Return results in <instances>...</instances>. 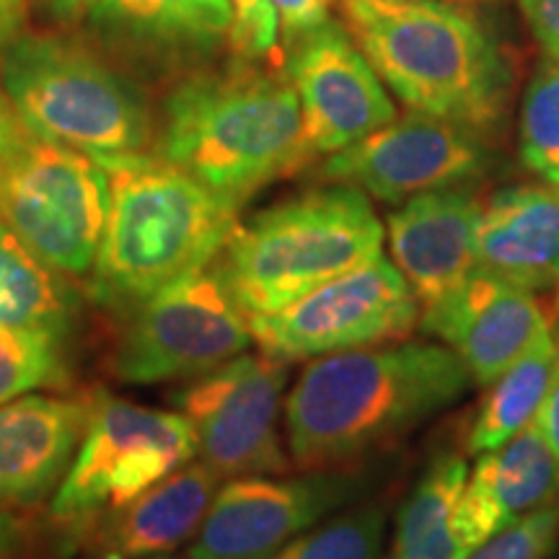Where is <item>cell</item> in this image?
I'll list each match as a JSON object with an SVG mask.
<instances>
[{"mask_svg":"<svg viewBox=\"0 0 559 559\" xmlns=\"http://www.w3.org/2000/svg\"><path fill=\"white\" fill-rule=\"evenodd\" d=\"M472 386L459 355L436 342L313 358L285 400L293 466L304 472L347 466L453 407Z\"/></svg>","mask_w":559,"mask_h":559,"instance_id":"1","label":"cell"},{"mask_svg":"<svg viewBox=\"0 0 559 559\" xmlns=\"http://www.w3.org/2000/svg\"><path fill=\"white\" fill-rule=\"evenodd\" d=\"M102 164L109 171L111 207L88 293L104 309L132 313L218 260L239 228L241 207L151 153Z\"/></svg>","mask_w":559,"mask_h":559,"instance_id":"2","label":"cell"},{"mask_svg":"<svg viewBox=\"0 0 559 559\" xmlns=\"http://www.w3.org/2000/svg\"><path fill=\"white\" fill-rule=\"evenodd\" d=\"M158 156L236 207L309 166L288 73L241 60L185 79L164 102Z\"/></svg>","mask_w":559,"mask_h":559,"instance_id":"3","label":"cell"},{"mask_svg":"<svg viewBox=\"0 0 559 559\" xmlns=\"http://www.w3.org/2000/svg\"><path fill=\"white\" fill-rule=\"evenodd\" d=\"M349 39L412 111L487 135L508 111V60L481 21L449 0H340Z\"/></svg>","mask_w":559,"mask_h":559,"instance_id":"4","label":"cell"},{"mask_svg":"<svg viewBox=\"0 0 559 559\" xmlns=\"http://www.w3.org/2000/svg\"><path fill=\"white\" fill-rule=\"evenodd\" d=\"M383 239L368 194L330 181L239 223L213 270L243 317L257 319L379 260Z\"/></svg>","mask_w":559,"mask_h":559,"instance_id":"5","label":"cell"},{"mask_svg":"<svg viewBox=\"0 0 559 559\" xmlns=\"http://www.w3.org/2000/svg\"><path fill=\"white\" fill-rule=\"evenodd\" d=\"M0 88L26 128L99 160L151 145L145 96L79 39L21 34L0 52Z\"/></svg>","mask_w":559,"mask_h":559,"instance_id":"6","label":"cell"},{"mask_svg":"<svg viewBox=\"0 0 559 559\" xmlns=\"http://www.w3.org/2000/svg\"><path fill=\"white\" fill-rule=\"evenodd\" d=\"M111 207L107 166L19 122L0 156V221L68 277L91 275Z\"/></svg>","mask_w":559,"mask_h":559,"instance_id":"7","label":"cell"},{"mask_svg":"<svg viewBox=\"0 0 559 559\" xmlns=\"http://www.w3.org/2000/svg\"><path fill=\"white\" fill-rule=\"evenodd\" d=\"M198 456V432L181 412H164L99 396L73 464L55 489L52 515L94 523L130 506Z\"/></svg>","mask_w":559,"mask_h":559,"instance_id":"8","label":"cell"},{"mask_svg":"<svg viewBox=\"0 0 559 559\" xmlns=\"http://www.w3.org/2000/svg\"><path fill=\"white\" fill-rule=\"evenodd\" d=\"M251 342L249 319L210 264L130 313L111 373L132 386L194 381L247 353Z\"/></svg>","mask_w":559,"mask_h":559,"instance_id":"9","label":"cell"},{"mask_svg":"<svg viewBox=\"0 0 559 559\" xmlns=\"http://www.w3.org/2000/svg\"><path fill=\"white\" fill-rule=\"evenodd\" d=\"M415 326L417 298L383 257L319 285L285 309L249 319L260 353L285 362L404 342Z\"/></svg>","mask_w":559,"mask_h":559,"instance_id":"10","label":"cell"},{"mask_svg":"<svg viewBox=\"0 0 559 559\" xmlns=\"http://www.w3.org/2000/svg\"><path fill=\"white\" fill-rule=\"evenodd\" d=\"M285 381V360L241 353L179 391L174 402L198 432V453L215 477H272L290 469L277 430Z\"/></svg>","mask_w":559,"mask_h":559,"instance_id":"11","label":"cell"},{"mask_svg":"<svg viewBox=\"0 0 559 559\" xmlns=\"http://www.w3.org/2000/svg\"><path fill=\"white\" fill-rule=\"evenodd\" d=\"M370 477L317 469L304 477H239L215 492L190 559H270L368 489Z\"/></svg>","mask_w":559,"mask_h":559,"instance_id":"12","label":"cell"},{"mask_svg":"<svg viewBox=\"0 0 559 559\" xmlns=\"http://www.w3.org/2000/svg\"><path fill=\"white\" fill-rule=\"evenodd\" d=\"M492 153L477 132L412 111L321 164V179L358 187L386 205L485 177Z\"/></svg>","mask_w":559,"mask_h":559,"instance_id":"13","label":"cell"},{"mask_svg":"<svg viewBox=\"0 0 559 559\" xmlns=\"http://www.w3.org/2000/svg\"><path fill=\"white\" fill-rule=\"evenodd\" d=\"M304 143L311 160L332 156L396 120V104L342 24L330 19L288 50Z\"/></svg>","mask_w":559,"mask_h":559,"instance_id":"14","label":"cell"},{"mask_svg":"<svg viewBox=\"0 0 559 559\" xmlns=\"http://www.w3.org/2000/svg\"><path fill=\"white\" fill-rule=\"evenodd\" d=\"M549 326L534 293L485 272L419 313V330L453 349L477 386L498 381Z\"/></svg>","mask_w":559,"mask_h":559,"instance_id":"15","label":"cell"},{"mask_svg":"<svg viewBox=\"0 0 559 559\" xmlns=\"http://www.w3.org/2000/svg\"><path fill=\"white\" fill-rule=\"evenodd\" d=\"M481 200L464 185L417 194L389 213L391 262L407 280L419 313L453 296L477 272Z\"/></svg>","mask_w":559,"mask_h":559,"instance_id":"16","label":"cell"},{"mask_svg":"<svg viewBox=\"0 0 559 559\" xmlns=\"http://www.w3.org/2000/svg\"><path fill=\"white\" fill-rule=\"evenodd\" d=\"M91 404L24 394L0 404V508L45 500L66 477L86 432Z\"/></svg>","mask_w":559,"mask_h":559,"instance_id":"17","label":"cell"},{"mask_svg":"<svg viewBox=\"0 0 559 559\" xmlns=\"http://www.w3.org/2000/svg\"><path fill=\"white\" fill-rule=\"evenodd\" d=\"M477 272L523 290L555 288L559 280V187L513 185L481 200Z\"/></svg>","mask_w":559,"mask_h":559,"instance_id":"18","label":"cell"},{"mask_svg":"<svg viewBox=\"0 0 559 559\" xmlns=\"http://www.w3.org/2000/svg\"><path fill=\"white\" fill-rule=\"evenodd\" d=\"M557 500L559 464L534 419L498 449L477 456L459 500L461 536L474 551L510 521Z\"/></svg>","mask_w":559,"mask_h":559,"instance_id":"19","label":"cell"},{"mask_svg":"<svg viewBox=\"0 0 559 559\" xmlns=\"http://www.w3.org/2000/svg\"><path fill=\"white\" fill-rule=\"evenodd\" d=\"M205 464H185L130 506L104 515L88 549L96 559H148L192 539L218 492Z\"/></svg>","mask_w":559,"mask_h":559,"instance_id":"20","label":"cell"},{"mask_svg":"<svg viewBox=\"0 0 559 559\" xmlns=\"http://www.w3.org/2000/svg\"><path fill=\"white\" fill-rule=\"evenodd\" d=\"M88 24L99 37L140 58L205 55L228 39L230 0H96Z\"/></svg>","mask_w":559,"mask_h":559,"instance_id":"21","label":"cell"},{"mask_svg":"<svg viewBox=\"0 0 559 559\" xmlns=\"http://www.w3.org/2000/svg\"><path fill=\"white\" fill-rule=\"evenodd\" d=\"M79 290L0 221V324L66 342L79 321Z\"/></svg>","mask_w":559,"mask_h":559,"instance_id":"22","label":"cell"},{"mask_svg":"<svg viewBox=\"0 0 559 559\" xmlns=\"http://www.w3.org/2000/svg\"><path fill=\"white\" fill-rule=\"evenodd\" d=\"M469 466L459 453H440L396 513L394 559H469L459 528V500Z\"/></svg>","mask_w":559,"mask_h":559,"instance_id":"23","label":"cell"},{"mask_svg":"<svg viewBox=\"0 0 559 559\" xmlns=\"http://www.w3.org/2000/svg\"><path fill=\"white\" fill-rule=\"evenodd\" d=\"M559 362V334L549 330L510 366L498 381L489 383L469 432L474 456L498 449L536 419Z\"/></svg>","mask_w":559,"mask_h":559,"instance_id":"24","label":"cell"},{"mask_svg":"<svg viewBox=\"0 0 559 559\" xmlns=\"http://www.w3.org/2000/svg\"><path fill=\"white\" fill-rule=\"evenodd\" d=\"M519 151L523 166L559 187V62L547 60L528 81L521 102Z\"/></svg>","mask_w":559,"mask_h":559,"instance_id":"25","label":"cell"},{"mask_svg":"<svg viewBox=\"0 0 559 559\" xmlns=\"http://www.w3.org/2000/svg\"><path fill=\"white\" fill-rule=\"evenodd\" d=\"M386 534V510L362 506L321 521L270 559H376Z\"/></svg>","mask_w":559,"mask_h":559,"instance_id":"26","label":"cell"},{"mask_svg":"<svg viewBox=\"0 0 559 559\" xmlns=\"http://www.w3.org/2000/svg\"><path fill=\"white\" fill-rule=\"evenodd\" d=\"M66 376L60 342L0 324V404L29 391L60 386Z\"/></svg>","mask_w":559,"mask_h":559,"instance_id":"27","label":"cell"},{"mask_svg":"<svg viewBox=\"0 0 559 559\" xmlns=\"http://www.w3.org/2000/svg\"><path fill=\"white\" fill-rule=\"evenodd\" d=\"M559 544V500L542 506L506 528L469 555V559H549Z\"/></svg>","mask_w":559,"mask_h":559,"instance_id":"28","label":"cell"},{"mask_svg":"<svg viewBox=\"0 0 559 559\" xmlns=\"http://www.w3.org/2000/svg\"><path fill=\"white\" fill-rule=\"evenodd\" d=\"M234 24L228 32L230 50L241 60H260L277 45V16L270 0H230Z\"/></svg>","mask_w":559,"mask_h":559,"instance_id":"29","label":"cell"},{"mask_svg":"<svg viewBox=\"0 0 559 559\" xmlns=\"http://www.w3.org/2000/svg\"><path fill=\"white\" fill-rule=\"evenodd\" d=\"M270 3L275 9L280 37L288 50L330 21L326 0H270Z\"/></svg>","mask_w":559,"mask_h":559,"instance_id":"30","label":"cell"},{"mask_svg":"<svg viewBox=\"0 0 559 559\" xmlns=\"http://www.w3.org/2000/svg\"><path fill=\"white\" fill-rule=\"evenodd\" d=\"M519 9L536 45L559 62V0H519Z\"/></svg>","mask_w":559,"mask_h":559,"instance_id":"31","label":"cell"},{"mask_svg":"<svg viewBox=\"0 0 559 559\" xmlns=\"http://www.w3.org/2000/svg\"><path fill=\"white\" fill-rule=\"evenodd\" d=\"M536 425L544 432V440H547L549 451L555 453L559 464V362L555 376H551V383L547 389V396H544L539 412H536Z\"/></svg>","mask_w":559,"mask_h":559,"instance_id":"32","label":"cell"},{"mask_svg":"<svg viewBox=\"0 0 559 559\" xmlns=\"http://www.w3.org/2000/svg\"><path fill=\"white\" fill-rule=\"evenodd\" d=\"M29 3L26 0H0V52L26 29Z\"/></svg>","mask_w":559,"mask_h":559,"instance_id":"33","label":"cell"},{"mask_svg":"<svg viewBox=\"0 0 559 559\" xmlns=\"http://www.w3.org/2000/svg\"><path fill=\"white\" fill-rule=\"evenodd\" d=\"M37 3L52 21H60V24H75L79 19L88 16V11L94 9L96 0H37Z\"/></svg>","mask_w":559,"mask_h":559,"instance_id":"34","label":"cell"},{"mask_svg":"<svg viewBox=\"0 0 559 559\" xmlns=\"http://www.w3.org/2000/svg\"><path fill=\"white\" fill-rule=\"evenodd\" d=\"M21 117L16 115V109L11 107V102L5 99L3 88H0V156H3L5 145H9V140L13 135V130L19 128Z\"/></svg>","mask_w":559,"mask_h":559,"instance_id":"35","label":"cell"},{"mask_svg":"<svg viewBox=\"0 0 559 559\" xmlns=\"http://www.w3.org/2000/svg\"><path fill=\"white\" fill-rule=\"evenodd\" d=\"M13 542H16V534H13L11 521L0 515V557L9 555L11 547H13Z\"/></svg>","mask_w":559,"mask_h":559,"instance_id":"36","label":"cell"},{"mask_svg":"<svg viewBox=\"0 0 559 559\" xmlns=\"http://www.w3.org/2000/svg\"><path fill=\"white\" fill-rule=\"evenodd\" d=\"M148 559H166V557H148Z\"/></svg>","mask_w":559,"mask_h":559,"instance_id":"37","label":"cell"},{"mask_svg":"<svg viewBox=\"0 0 559 559\" xmlns=\"http://www.w3.org/2000/svg\"><path fill=\"white\" fill-rule=\"evenodd\" d=\"M557 288H559V280H557Z\"/></svg>","mask_w":559,"mask_h":559,"instance_id":"38","label":"cell"},{"mask_svg":"<svg viewBox=\"0 0 559 559\" xmlns=\"http://www.w3.org/2000/svg\"><path fill=\"white\" fill-rule=\"evenodd\" d=\"M326 3H330V0H326Z\"/></svg>","mask_w":559,"mask_h":559,"instance_id":"39","label":"cell"},{"mask_svg":"<svg viewBox=\"0 0 559 559\" xmlns=\"http://www.w3.org/2000/svg\"><path fill=\"white\" fill-rule=\"evenodd\" d=\"M557 559H559V557H557Z\"/></svg>","mask_w":559,"mask_h":559,"instance_id":"40","label":"cell"}]
</instances>
